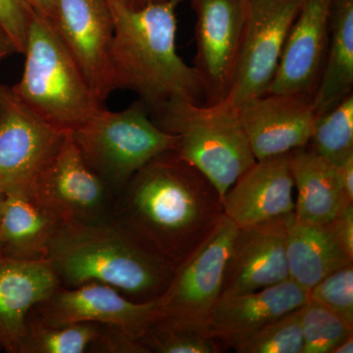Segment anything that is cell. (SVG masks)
<instances>
[{
  "instance_id": "obj_1",
  "label": "cell",
  "mask_w": 353,
  "mask_h": 353,
  "mask_svg": "<svg viewBox=\"0 0 353 353\" xmlns=\"http://www.w3.org/2000/svg\"><path fill=\"white\" fill-rule=\"evenodd\" d=\"M223 215L212 183L171 150L132 176L114 199L112 219L176 268Z\"/></svg>"
},
{
  "instance_id": "obj_2",
  "label": "cell",
  "mask_w": 353,
  "mask_h": 353,
  "mask_svg": "<svg viewBox=\"0 0 353 353\" xmlns=\"http://www.w3.org/2000/svg\"><path fill=\"white\" fill-rule=\"evenodd\" d=\"M180 1L167 0L134 9L121 0H106L114 26V88L138 94L150 111L174 99L204 104L196 70L176 52V8Z\"/></svg>"
},
{
  "instance_id": "obj_3",
  "label": "cell",
  "mask_w": 353,
  "mask_h": 353,
  "mask_svg": "<svg viewBox=\"0 0 353 353\" xmlns=\"http://www.w3.org/2000/svg\"><path fill=\"white\" fill-rule=\"evenodd\" d=\"M46 261L61 287L106 285L137 303L159 299L175 270L112 218L60 223Z\"/></svg>"
},
{
  "instance_id": "obj_4",
  "label": "cell",
  "mask_w": 353,
  "mask_h": 353,
  "mask_svg": "<svg viewBox=\"0 0 353 353\" xmlns=\"http://www.w3.org/2000/svg\"><path fill=\"white\" fill-rule=\"evenodd\" d=\"M150 115L158 127L178 137L176 154L212 183L222 201L256 162L238 108L227 99L199 104L174 99Z\"/></svg>"
},
{
  "instance_id": "obj_5",
  "label": "cell",
  "mask_w": 353,
  "mask_h": 353,
  "mask_svg": "<svg viewBox=\"0 0 353 353\" xmlns=\"http://www.w3.org/2000/svg\"><path fill=\"white\" fill-rule=\"evenodd\" d=\"M25 66L13 92L32 112L53 127L73 132L105 108L94 94L53 29L36 13L26 39Z\"/></svg>"
},
{
  "instance_id": "obj_6",
  "label": "cell",
  "mask_w": 353,
  "mask_h": 353,
  "mask_svg": "<svg viewBox=\"0 0 353 353\" xmlns=\"http://www.w3.org/2000/svg\"><path fill=\"white\" fill-rule=\"evenodd\" d=\"M71 134L85 163L115 197L148 162L175 150L179 139L157 126L141 101L116 112L101 109Z\"/></svg>"
},
{
  "instance_id": "obj_7",
  "label": "cell",
  "mask_w": 353,
  "mask_h": 353,
  "mask_svg": "<svg viewBox=\"0 0 353 353\" xmlns=\"http://www.w3.org/2000/svg\"><path fill=\"white\" fill-rule=\"evenodd\" d=\"M26 192L61 222L112 218L115 196L85 163L68 132Z\"/></svg>"
},
{
  "instance_id": "obj_8",
  "label": "cell",
  "mask_w": 353,
  "mask_h": 353,
  "mask_svg": "<svg viewBox=\"0 0 353 353\" xmlns=\"http://www.w3.org/2000/svg\"><path fill=\"white\" fill-rule=\"evenodd\" d=\"M303 0H246L240 57L227 101L240 108L268 92Z\"/></svg>"
},
{
  "instance_id": "obj_9",
  "label": "cell",
  "mask_w": 353,
  "mask_h": 353,
  "mask_svg": "<svg viewBox=\"0 0 353 353\" xmlns=\"http://www.w3.org/2000/svg\"><path fill=\"white\" fill-rule=\"evenodd\" d=\"M239 228L223 215L211 233L176 265L158 299L160 312L208 324L223 292L225 274Z\"/></svg>"
},
{
  "instance_id": "obj_10",
  "label": "cell",
  "mask_w": 353,
  "mask_h": 353,
  "mask_svg": "<svg viewBox=\"0 0 353 353\" xmlns=\"http://www.w3.org/2000/svg\"><path fill=\"white\" fill-rule=\"evenodd\" d=\"M196 14L194 69L203 85L204 104L227 99L240 57L246 0H190Z\"/></svg>"
},
{
  "instance_id": "obj_11",
  "label": "cell",
  "mask_w": 353,
  "mask_h": 353,
  "mask_svg": "<svg viewBox=\"0 0 353 353\" xmlns=\"http://www.w3.org/2000/svg\"><path fill=\"white\" fill-rule=\"evenodd\" d=\"M68 132L41 119L0 85V192L26 190Z\"/></svg>"
},
{
  "instance_id": "obj_12",
  "label": "cell",
  "mask_w": 353,
  "mask_h": 353,
  "mask_svg": "<svg viewBox=\"0 0 353 353\" xmlns=\"http://www.w3.org/2000/svg\"><path fill=\"white\" fill-rule=\"evenodd\" d=\"M50 22L95 99L105 104L115 90L110 64L114 26L106 0H57Z\"/></svg>"
},
{
  "instance_id": "obj_13",
  "label": "cell",
  "mask_w": 353,
  "mask_h": 353,
  "mask_svg": "<svg viewBox=\"0 0 353 353\" xmlns=\"http://www.w3.org/2000/svg\"><path fill=\"white\" fill-rule=\"evenodd\" d=\"M158 309V299L137 303L106 285H59L30 316L51 325L94 323L117 327L139 340Z\"/></svg>"
},
{
  "instance_id": "obj_14",
  "label": "cell",
  "mask_w": 353,
  "mask_h": 353,
  "mask_svg": "<svg viewBox=\"0 0 353 353\" xmlns=\"http://www.w3.org/2000/svg\"><path fill=\"white\" fill-rule=\"evenodd\" d=\"M256 160L284 154L309 143L318 113L313 94H265L238 108Z\"/></svg>"
},
{
  "instance_id": "obj_15",
  "label": "cell",
  "mask_w": 353,
  "mask_h": 353,
  "mask_svg": "<svg viewBox=\"0 0 353 353\" xmlns=\"http://www.w3.org/2000/svg\"><path fill=\"white\" fill-rule=\"evenodd\" d=\"M294 219V215L288 216L239 229L222 296L248 294L289 280L287 239Z\"/></svg>"
},
{
  "instance_id": "obj_16",
  "label": "cell",
  "mask_w": 353,
  "mask_h": 353,
  "mask_svg": "<svg viewBox=\"0 0 353 353\" xmlns=\"http://www.w3.org/2000/svg\"><path fill=\"white\" fill-rule=\"evenodd\" d=\"M292 152L256 160L230 188L224 214L239 229L294 215Z\"/></svg>"
},
{
  "instance_id": "obj_17",
  "label": "cell",
  "mask_w": 353,
  "mask_h": 353,
  "mask_svg": "<svg viewBox=\"0 0 353 353\" xmlns=\"http://www.w3.org/2000/svg\"><path fill=\"white\" fill-rule=\"evenodd\" d=\"M334 0H303L266 94H314L328 46Z\"/></svg>"
},
{
  "instance_id": "obj_18",
  "label": "cell",
  "mask_w": 353,
  "mask_h": 353,
  "mask_svg": "<svg viewBox=\"0 0 353 353\" xmlns=\"http://www.w3.org/2000/svg\"><path fill=\"white\" fill-rule=\"evenodd\" d=\"M308 299V292L290 279L256 292L222 296L208 316V330L223 350L234 348Z\"/></svg>"
},
{
  "instance_id": "obj_19",
  "label": "cell",
  "mask_w": 353,
  "mask_h": 353,
  "mask_svg": "<svg viewBox=\"0 0 353 353\" xmlns=\"http://www.w3.org/2000/svg\"><path fill=\"white\" fill-rule=\"evenodd\" d=\"M48 261L0 253V352L21 353L32 309L59 287Z\"/></svg>"
},
{
  "instance_id": "obj_20",
  "label": "cell",
  "mask_w": 353,
  "mask_h": 353,
  "mask_svg": "<svg viewBox=\"0 0 353 353\" xmlns=\"http://www.w3.org/2000/svg\"><path fill=\"white\" fill-rule=\"evenodd\" d=\"M292 172L296 197L294 221L324 225L348 203L343 196L338 168L308 145L292 152Z\"/></svg>"
},
{
  "instance_id": "obj_21",
  "label": "cell",
  "mask_w": 353,
  "mask_h": 353,
  "mask_svg": "<svg viewBox=\"0 0 353 353\" xmlns=\"http://www.w3.org/2000/svg\"><path fill=\"white\" fill-rule=\"evenodd\" d=\"M60 223L26 190L6 194L0 253L23 261H46Z\"/></svg>"
},
{
  "instance_id": "obj_22",
  "label": "cell",
  "mask_w": 353,
  "mask_h": 353,
  "mask_svg": "<svg viewBox=\"0 0 353 353\" xmlns=\"http://www.w3.org/2000/svg\"><path fill=\"white\" fill-rule=\"evenodd\" d=\"M290 280L309 290L341 267L353 263L328 224H303L292 221L288 231Z\"/></svg>"
},
{
  "instance_id": "obj_23",
  "label": "cell",
  "mask_w": 353,
  "mask_h": 353,
  "mask_svg": "<svg viewBox=\"0 0 353 353\" xmlns=\"http://www.w3.org/2000/svg\"><path fill=\"white\" fill-rule=\"evenodd\" d=\"M353 94V0H334L324 63L316 85L318 116Z\"/></svg>"
},
{
  "instance_id": "obj_24",
  "label": "cell",
  "mask_w": 353,
  "mask_h": 353,
  "mask_svg": "<svg viewBox=\"0 0 353 353\" xmlns=\"http://www.w3.org/2000/svg\"><path fill=\"white\" fill-rule=\"evenodd\" d=\"M148 353H219L224 352L211 336L206 323L190 321L160 312L139 338Z\"/></svg>"
},
{
  "instance_id": "obj_25",
  "label": "cell",
  "mask_w": 353,
  "mask_h": 353,
  "mask_svg": "<svg viewBox=\"0 0 353 353\" xmlns=\"http://www.w3.org/2000/svg\"><path fill=\"white\" fill-rule=\"evenodd\" d=\"M307 145L334 166L353 157V94L318 116Z\"/></svg>"
},
{
  "instance_id": "obj_26",
  "label": "cell",
  "mask_w": 353,
  "mask_h": 353,
  "mask_svg": "<svg viewBox=\"0 0 353 353\" xmlns=\"http://www.w3.org/2000/svg\"><path fill=\"white\" fill-rule=\"evenodd\" d=\"M94 323L51 325L28 318L21 353H85L99 334Z\"/></svg>"
},
{
  "instance_id": "obj_27",
  "label": "cell",
  "mask_w": 353,
  "mask_h": 353,
  "mask_svg": "<svg viewBox=\"0 0 353 353\" xmlns=\"http://www.w3.org/2000/svg\"><path fill=\"white\" fill-rule=\"evenodd\" d=\"M301 321L303 353H332L341 341L353 334V326L311 299L301 307Z\"/></svg>"
},
{
  "instance_id": "obj_28",
  "label": "cell",
  "mask_w": 353,
  "mask_h": 353,
  "mask_svg": "<svg viewBox=\"0 0 353 353\" xmlns=\"http://www.w3.org/2000/svg\"><path fill=\"white\" fill-rule=\"evenodd\" d=\"M301 308L259 330L233 348L238 353H303Z\"/></svg>"
},
{
  "instance_id": "obj_29",
  "label": "cell",
  "mask_w": 353,
  "mask_h": 353,
  "mask_svg": "<svg viewBox=\"0 0 353 353\" xmlns=\"http://www.w3.org/2000/svg\"><path fill=\"white\" fill-rule=\"evenodd\" d=\"M309 299L322 304L353 326V263L322 279L309 290Z\"/></svg>"
},
{
  "instance_id": "obj_30",
  "label": "cell",
  "mask_w": 353,
  "mask_h": 353,
  "mask_svg": "<svg viewBox=\"0 0 353 353\" xmlns=\"http://www.w3.org/2000/svg\"><path fill=\"white\" fill-rule=\"evenodd\" d=\"M34 10L27 0H0V25L13 39L18 53H24Z\"/></svg>"
},
{
  "instance_id": "obj_31",
  "label": "cell",
  "mask_w": 353,
  "mask_h": 353,
  "mask_svg": "<svg viewBox=\"0 0 353 353\" xmlns=\"http://www.w3.org/2000/svg\"><path fill=\"white\" fill-rule=\"evenodd\" d=\"M90 353H148L138 339L113 326L101 325L97 338L92 341Z\"/></svg>"
},
{
  "instance_id": "obj_32",
  "label": "cell",
  "mask_w": 353,
  "mask_h": 353,
  "mask_svg": "<svg viewBox=\"0 0 353 353\" xmlns=\"http://www.w3.org/2000/svg\"><path fill=\"white\" fill-rule=\"evenodd\" d=\"M336 240L353 257V203L347 204L333 220L327 223Z\"/></svg>"
},
{
  "instance_id": "obj_33",
  "label": "cell",
  "mask_w": 353,
  "mask_h": 353,
  "mask_svg": "<svg viewBox=\"0 0 353 353\" xmlns=\"http://www.w3.org/2000/svg\"><path fill=\"white\" fill-rule=\"evenodd\" d=\"M336 168L345 201L348 203H353V157H350L341 166H336Z\"/></svg>"
},
{
  "instance_id": "obj_34",
  "label": "cell",
  "mask_w": 353,
  "mask_h": 353,
  "mask_svg": "<svg viewBox=\"0 0 353 353\" xmlns=\"http://www.w3.org/2000/svg\"><path fill=\"white\" fill-rule=\"evenodd\" d=\"M57 1V0H27L34 12L48 21L52 17Z\"/></svg>"
},
{
  "instance_id": "obj_35",
  "label": "cell",
  "mask_w": 353,
  "mask_h": 353,
  "mask_svg": "<svg viewBox=\"0 0 353 353\" xmlns=\"http://www.w3.org/2000/svg\"><path fill=\"white\" fill-rule=\"evenodd\" d=\"M14 53H18L17 48L8 32L0 25V60Z\"/></svg>"
},
{
  "instance_id": "obj_36",
  "label": "cell",
  "mask_w": 353,
  "mask_h": 353,
  "mask_svg": "<svg viewBox=\"0 0 353 353\" xmlns=\"http://www.w3.org/2000/svg\"><path fill=\"white\" fill-rule=\"evenodd\" d=\"M121 1H122L125 6L130 7V8L139 9L150 6V4L167 1V0H121Z\"/></svg>"
},
{
  "instance_id": "obj_37",
  "label": "cell",
  "mask_w": 353,
  "mask_h": 353,
  "mask_svg": "<svg viewBox=\"0 0 353 353\" xmlns=\"http://www.w3.org/2000/svg\"><path fill=\"white\" fill-rule=\"evenodd\" d=\"M353 352V334L348 336L345 341H341L340 345L334 348L332 353H352Z\"/></svg>"
},
{
  "instance_id": "obj_38",
  "label": "cell",
  "mask_w": 353,
  "mask_h": 353,
  "mask_svg": "<svg viewBox=\"0 0 353 353\" xmlns=\"http://www.w3.org/2000/svg\"><path fill=\"white\" fill-rule=\"evenodd\" d=\"M4 201H6V194L0 192V246H1V229L2 218H3Z\"/></svg>"
}]
</instances>
